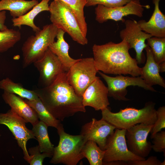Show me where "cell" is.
<instances>
[{
	"label": "cell",
	"instance_id": "cell-11",
	"mask_svg": "<svg viewBox=\"0 0 165 165\" xmlns=\"http://www.w3.org/2000/svg\"><path fill=\"white\" fill-rule=\"evenodd\" d=\"M145 8L149 9L150 6L141 5L140 0H131L123 6L113 8H108L101 5H98L95 8V19L101 24L109 20L124 22L125 20L123 17L128 15L142 17Z\"/></svg>",
	"mask_w": 165,
	"mask_h": 165
},
{
	"label": "cell",
	"instance_id": "cell-21",
	"mask_svg": "<svg viewBox=\"0 0 165 165\" xmlns=\"http://www.w3.org/2000/svg\"><path fill=\"white\" fill-rule=\"evenodd\" d=\"M50 0H42L26 14L19 17L12 18L13 26L20 28L22 25H25L31 27L35 32L40 31L41 29L35 24L34 20L41 12L49 11V2Z\"/></svg>",
	"mask_w": 165,
	"mask_h": 165
},
{
	"label": "cell",
	"instance_id": "cell-5",
	"mask_svg": "<svg viewBox=\"0 0 165 165\" xmlns=\"http://www.w3.org/2000/svg\"><path fill=\"white\" fill-rule=\"evenodd\" d=\"M58 28L52 24L29 36L23 43L21 50L23 66L25 68L41 58L49 46L55 41Z\"/></svg>",
	"mask_w": 165,
	"mask_h": 165
},
{
	"label": "cell",
	"instance_id": "cell-35",
	"mask_svg": "<svg viewBox=\"0 0 165 165\" xmlns=\"http://www.w3.org/2000/svg\"><path fill=\"white\" fill-rule=\"evenodd\" d=\"M6 17V12L5 10L0 11V31H5L9 29L5 24Z\"/></svg>",
	"mask_w": 165,
	"mask_h": 165
},
{
	"label": "cell",
	"instance_id": "cell-38",
	"mask_svg": "<svg viewBox=\"0 0 165 165\" xmlns=\"http://www.w3.org/2000/svg\"><path fill=\"white\" fill-rule=\"evenodd\" d=\"M165 165V160H164L163 162H161L160 165Z\"/></svg>",
	"mask_w": 165,
	"mask_h": 165
},
{
	"label": "cell",
	"instance_id": "cell-18",
	"mask_svg": "<svg viewBox=\"0 0 165 165\" xmlns=\"http://www.w3.org/2000/svg\"><path fill=\"white\" fill-rule=\"evenodd\" d=\"M160 1L152 0L154 9L148 21L141 20L138 22L143 31L152 36L165 37V15L160 9Z\"/></svg>",
	"mask_w": 165,
	"mask_h": 165
},
{
	"label": "cell",
	"instance_id": "cell-33",
	"mask_svg": "<svg viewBox=\"0 0 165 165\" xmlns=\"http://www.w3.org/2000/svg\"><path fill=\"white\" fill-rule=\"evenodd\" d=\"M152 148L156 152H163L165 154V131H161L156 133L152 138Z\"/></svg>",
	"mask_w": 165,
	"mask_h": 165
},
{
	"label": "cell",
	"instance_id": "cell-16",
	"mask_svg": "<svg viewBox=\"0 0 165 165\" xmlns=\"http://www.w3.org/2000/svg\"><path fill=\"white\" fill-rule=\"evenodd\" d=\"M107 87L99 77L88 87L82 96V104L95 110H101L110 105Z\"/></svg>",
	"mask_w": 165,
	"mask_h": 165
},
{
	"label": "cell",
	"instance_id": "cell-30",
	"mask_svg": "<svg viewBox=\"0 0 165 165\" xmlns=\"http://www.w3.org/2000/svg\"><path fill=\"white\" fill-rule=\"evenodd\" d=\"M157 119L153 124L150 132V137L152 139L157 133L165 128V107H160L156 110Z\"/></svg>",
	"mask_w": 165,
	"mask_h": 165
},
{
	"label": "cell",
	"instance_id": "cell-29",
	"mask_svg": "<svg viewBox=\"0 0 165 165\" xmlns=\"http://www.w3.org/2000/svg\"><path fill=\"white\" fill-rule=\"evenodd\" d=\"M147 40L155 61L159 64L165 61V37L152 36Z\"/></svg>",
	"mask_w": 165,
	"mask_h": 165
},
{
	"label": "cell",
	"instance_id": "cell-24",
	"mask_svg": "<svg viewBox=\"0 0 165 165\" xmlns=\"http://www.w3.org/2000/svg\"><path fill=\"white\" fill-rule=\"evenodd\" d=\"M0 88L4 91L14 94L29 101L33 100L38 97L34 90L24 88L21 84L16 83L9 78L0 81Z\"/></svg>",
	"mask_w": 165,
	"mask_h": 165
},
{
	"label": "cell",
	"instance_id": "cell-3",
	"mask_svg": "<svg viewBox=\"0 0 165 165\" xmlns=\"http://www.w3.org/2000/svg\"><path fill=\"white\" fill-rule=\"evenodd\" d=\"M155 105V103L149 101L141 109L127 108L116 113L107 107L101 110L102 119L119 129L127 130L138 123L152 125L157 118Z\"/></svg>",
	"mask_w": 165,
	"mask_h": 165
},
{
	"label": "cell",
	"instance_id": "cell-14",
	"mask_svg": "<svg viewBox=\"0 0 165 165\" xmlns=\"http://www.w3.org/2000/svg\"><path fill=\"white\" fill-rule=\"evenodd\" d=\"M39 73L44 87L51 84L61 73L66 72L58 57L48 48L43 57L33 63Z\"/></svg>",
	"mask_w": 165,
	"mask_h": 165
},
{
	"label": "cell",
	"instance_id": "cell-7",
	"mask_svg": "<svg viewBox=\"0 0 165 165\" xmlns=\"http://www.w3.org/2000/svg\"><path fill=\"white\" fill-rule=\"evenodd\" d=\"M98 72L93 57L83 58L80 59L66 72V77L75 93L82 97L86 89L97 77Z\"/></svg>",
	"mask_w": 165,
	"mask_h": 165
},
{
	"label": "cell",
	"instance_id": "cell-20",
	"mask_svg": "<svg viewBox=\"0 0 165 165\" xmlns=\"http://www.w3.org/2000/svg\"><path fill=\"white\" fill-rule=\"evenodd\" d=\"M65 33L61 29H58L56 37L57 40L51 43L49 48L58 57L65 71L67 72L80 59H74L70 56L68 53L69 46L64 38Z\"/></svg>",
	"mask_w": 165,
	"mask_h": 165
},
{
	"label": "cell",
	"instance_id": "cell-6",
	"mask_svg": "<svg viewBox=\"0 0 165 165\" xmlns=\"http://www.w3.org/2000/svg\"><path fill=\"white\" fill-rule=\"evenodd\" d=\"M49 9L50 19L52 24L68 33L79 44H88V39L83 35L75 15L66 3L60 0H53Z\"/></svg>",
	"mask_w": 165,
	"mask_h": 165
},
{
	"label": "cell",
	"instance_id": "cell-36",
	"mask_svg": "<svg viewBox=\"0 0 165 165\" xmlns=\"http://www.w3.org/2000/svg\"><path fill=\"white\" fill-rule=\"evenodd\" d=\"M105 165H128L127 162L117 160L106 163L103 164Z\"/></svg>",
	"mask_w": 165,
	"mask_h": 165
},
{
	"label": "cell",
	"instance_id": "cell-8",
	"mask_svg": "<svg viewBox=\"0 0 165 165\" xmlns=\"http://www.w3.org/2000/svg\"><path fill=\"white\" fill-rule=\"evenodd\" d=\"M126 130L116 128L113 134L108 137L105 148L103 165L114 161L128 162L145 159L134 155L129 150L125 137Z\"/></svg>",
	"mask_w": 165,
	"mask_h": 165
},
{
	"label": "cell",
	"instance_id": "cell-22",
	"mask_svg": "<svg viewBox=\"0 0 165 165\" xmlns=\"http://www.w3.org/2000/svg\"><path fill=\"white\" fill-rule=\"evenodd\" d=\"M38 3L37 0H1L0 11L9 10L14 18L26 14Z\"/></svg>",
	"mask_w": 165,
	"mask_h": 165
},
{
	"label": "cell",
	"instance_id": "cell-19",
	"mask_svg": "<svg viewBox=\"0 0 165 165\" xmlns=\"http://www.w3.org/2000/svg\"><path fill=\"white\" fill-rule=\"evenodd\" d=\"M147 57L146 63L141 68L140 77L148 85H158L165 88V81L160 75L159 64L155 60L151 50L147 45L145 48Z\"/></svg>",
	"mask_w": 165,
	"mask_h": 165
},
{
	"label": "cell",
	"instance_id": "cell-15",
	"mask_svg": "<svg viewBox=\"0 0 165 165\" xmlns=\"http://www.w3.org/2000/svg\"><path fill=\"white\" fill-rule=\"evenodd\" d=\"M116 129L115 127L102 118L99 120L93 118L82 126L80 134L87 141H94L101 149L105 150L108 137Z\"/></svg>",
	"mask_w": 165,
	"mask_h": 165
},
{
	"label": "cell",
	"instance_id": "cell-17",
	"mask_svg": "<svg viewBox=\"0 0 165 165\" xmlns=\"http://www.w3.org/2000/svg\"><path fill=\"white\" fill-rule=\"evenodd\" d=\"M2 97L5 103L10 106L11 109L23 118L27 123H30L33 126L38 122L36 113L23 98L5 91Z\"/></svg>",
	"mask_w": 165,
	"mask_h": 165
},
{
	"label": "cell",
	"instance_id": "cell-12",
	"mask_svg": "<svg viewBox=\"0 0 165 165\" xmlns=\"http://www.w3.org/2000/svg\"><path fill=\"white\" fill-rule=\"evenodd\" d=\"M153 124L138 123L126 130L125 137L129 150L134 155L145 158L152 149L147 137Z\"/></svg>",
	"mask_w": 165,
	"mask_h": 165
},
{
	"label": "cell",
	"instance_id": "cell-26",
	"mask_svg": "<svg viewBox=\"0 0 165 165\" xmlns=\"http://www.w3.org/2000/svg\"><path fill=\"white\" fill-rule=\"evenodd\" d=\"M82 152L84 158L90 165H103L105 150H103L92 141H87L84 145Z\"/></svg>",
	"mask_w": 165,
	"mask_h": 165
},
{
	"label": "cell",
	"instance_id": "cell-2",
	"mask_svg": "<svg viewBox=\"0 0 165 165\" xmlns=\"http://www.w3.org/2000/svg\"><path fill=\"white\" fill-rule=\"evenodd\" d=\"M130 49L128 43L123 40L118 43L110 42L94 44L92 51L96 69L105 74L140 75L141 68L136 59L130 56Z\"/></svg>",
	"mask_w": 165,
	"mask_h": 165
},
{
	"label": "cell",
	"instance_id": "cell-31",
	"mask_svg": "<svg viewBox=\"0 0 165 165\" xmlns=\"http://www.w3.org/2000/svg\"><path fill=\"white\" fill-rule=\"evenodd\" d=\"M28 151L31 157L29 163L30 165H42L45 158L51 157L53 156L47 153L40 152L38 146L29 148Z\"/></svg>",
	"mask_w": 165,
	"mask_h": 165
},
{
	"label": "cell",
	"instance_id": "cell-34",
	"mask_svg": "<svg viewBox=\"0 0 165 165\" xmlns=\"http://www.w3.org/2000/svg\"><path fill=\"white\" fill-rule=\"evenodd\" d=\"M161 162L156 156H151L146 160L130 161L127 163L129 165H160Z\"/></svg>",
	"mask_w": 165,
	"mask_h": 165
},
{
	"label": "cell",
	"instance_id": "cell-25",
	"mask_svg": "<svg viewBox=\"0 0 165 165\" xmlns=\"http://www.w3.org/2000/svg\"><path fill=\"white\" fill-rule=\"evenodd\" d=\"M24 101L35 111L40 121L43 122L48 127L56 128L58 127L61 121L55 118L51 114L39 97L33 100L25 99Z\"/></svg>",
	"mask_w": 165,
	"mask_h": 165
},
{
	"label": "cell",
	"instance_id": "cell-1",
	"mask_svg": "<svg viewBox=\"0 0 165 165\" xmlns=\"http://www.w3.org/2000/svg\"><path fill=\"white\" fill-rule=\"evenodd\" d=\"M66 72L60 74L49 85L34 90L51 114L61 121L78 112H85L82 97L69 84Z\"/></svg>",
	"mask_w": 165,
	"mask_h": 165
},
{
	"label": "cell",
	"instance_id": "cell-13",
	"mask_svg": "<svg viewBox=\"0 0 165 165\" xmlns=\"http://www.w3.org/2000/svg\"><path fill=\"white\" fill-rule=\"evenodd\" d=\"M124 23L125 28L120 31L119 36L128 43L130 49L135 50L138 64L143 63L145 61L143 50L147 46L145 41L152 36L143 31L135 20H127Z\"/></svg>",
	"mask_w": 165,
	"mask_h": 165
},
{
	"label": "cell",
	"instance_id": "cell-23",
	"mask_svg": "<svg viewBox=\"0 0 165 165\" xmlns=\"http://www.w3.org/2000/svg\"><path fill=\"white\" fill-rule=\"evenodd\" d=\"M48 127L43 122L39 121L38 123L33 125L31 130L38 141V146L40 152H46L53 155L54 147L50 140L48 132Z\"/></svg>",
	"mask_w": 165,
	"mask_h": 165
},
{
	"label": "cell",
	"instance_id": "cell-10",
	"mask_svg": "<svg viewBox=\"0 0 165 165\" xmlns=\"http://www.w3.org/2000/svg\"><path fill=\"white\" fill-rule=\"evenodd\" d=\"M98 72L107 84L108 96L116 100H130L126 97L127 93V88L130 86H137L147 90L156 92L152 86L147 84L140 76L129 77L118 75L114 77L108 75L100 71Z\"/></svg>",
	"mask_w": 165,
	"mask_h": 165
},
{
	"label": "cell",
	"instance_id": "cell-4",
	"mask_svg": "<svg viewBox=\"0 0 165 165\" xmlns=\"http://www.w3.org/2000/svg\"><path fill=\"white\" fill-rule=\"evenodd\" d=\"M57 129L59 141L58 145L54 147L50 163L53 164L76 165L84 158L82 149L87 141L81 134L73 135L66 133L61 123Z\"/></svg>",
	"mask_w": 165,
	"mask_h": 165
},
{
	"label": "cell",
	"instance_id": "cell-9",
	"mask_svg": "<svg viewBox=\"0 0 165 165\" xmlns=\"http://www.w3.org/2000/svg\"><path fill=\"white\" fill-rule=\"evenodd\" d=\"M25 120L11 109L6 113H0V125L6 126L17 141L22 149L24 159L29 163L31 157L27 148V143L31 139H36L32 130L26 126Z\"/></svg>",
	"mask_w": 165,
	"mask_h": 165
},
{
	"label": "cell",
	"instance_id": "cell-37",
	"mask_svg": "<svg viewBox=\"0 0 165 165\" xmlns=\"http://www.w3.org/2000/svg\"><path fill=\"white\" fill-rule=\"evenodd\" d=\"M160 72H163L165 71V61L159 64Z\"/></svg>",
	"mask_w": 165,
	"mask_h": 165
},
{
	"label": "cell",
	"instance_id": "cell-27",
	"mask_svg": "<svg viewBox=\"0 0 165 165\" xmlns=\"http://www.w3.org/2000/svg\"><path fill=\"white\" fill-rule=\"evenodd\" d=\"M60 0L66 3L71 9L77 20L83 35L86 37L87 27L84 15V8L87 3V0Z\"/></svg>",
	"mask_w": 165,
	"mask_h": 165
},
{
	"label": "cell",
	"instance_id": "cell-32",
	"mask_svg": "<svg viewBox=\"0 0 165 165\" xmlns=\"http://www.w3.org/2000/svg\"><path fill=\"white\" fill-rule=\"evenodd\" d=\"M131 0H87L86 6H94L101 5L108 8L123 6Z\"/></svg>",
	"mask_w": 165,
	"mask_h": 165
},
{
	"label": "cell",
	"instance_id": "cell-28",
	"mask_svg": "<svg viewBox=\"0 0 165 165\" xmlns=\"http://www.w3.org/2000/svg\"><path fill=\"white\" fill-rule=\"evenodd\" d=\"M21 33L18 30L8 29L0 31V53L13 47L21 38Z\"/></svg>",
	"mask_w": 165,
	"mask_h": 165
}]
</instances>
